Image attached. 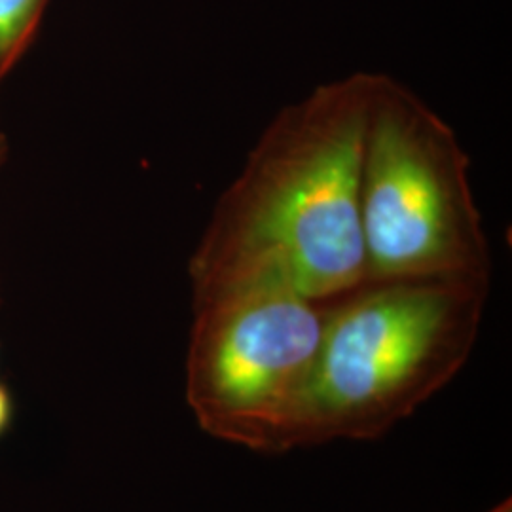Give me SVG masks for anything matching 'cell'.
Instances as JSON below:
<instances>
[{"label": "cell", "instance_id": "6da1fadb", "mask_svg": "<svg viewBox=\"0 0 512 512\" xmlns=\"http://www.w3.org/2000/svg\"><path fill=\"white\" fill-rule=\"evenodd\" d=\"M374 73L317 86L264 129L220 196L190 281L274 266L319 304L366 281L361 162Z\"/></svg>", "mask_w": 512, "mask_h": 512}, {"label": "cell", "instance_id": "7a4b0ae2", "mask_svg": "<svg viewBox=\"0 0 512 512\" xmlns=\"http://www.w3.org/2000/svg\"><path fill=\"white\" fill-rule=\"evenodd\" d=\"M490 279L365 281L325 308L298 446L372 440L450 384L475 348Z\"/></svg>", "mask_w": 512, "mask_h": 512}, {"label": "cell", "instance_id": "3957f363", "mask_svg": "<svg viewBox=\"0 0 512 512\" xmlns=\"http://www.w3.org/2000/svg\"><path fill=\"white\" fill-rule=\"evenodd\" d=\"M192 294L186 401L198 425L258 454L298 448L327 304L272 266L192 283Z\"/></svg>", "mask_w": 512, "mask_h": 512}, {"label": "cell", "instance_id": "277c9868", "mask_svg": "<svg viewBox=\"0 0 512 512\" xmlns=\"http://www.w3.org/2000/svg\"><path fill=\"white\" fill-rule=\"evenodd\" d=\"M366 281L492 279L490 243L456 131L374 73L361 162Z\"/></svg>", "mask_w": 512, "mask_h": 512}, {"label": "cell", "instance_id": "5b68a950", "mask_svg": "<svg viewBox=\"0 0 512 512\" xmlns=\"http://www.w3.org/2000/svg\"><path fill=\"white\" fill-rule=\"evenodd\" d=\"M50 0H0V82L37 37Z\"/></svg>", "mask_w": 512, "mask_h": 512}, {"label": "cell", "instance_id": "8992f818", "mask_svg": "<svg viewBox=\"0 0 512 512\" xmlns=\"http://www.w3.org/2000/svg\"><path fill=\"white\" fill-rule=\"evenodd\" d=\"M14 420V399L8 387L0 384V437L8 431Z\"/></svg>", "mask_w": 512, "mask_h": 512}, {"label": "cell", "instance_id": "52a82bcc", "mask_svg": "<svg viewBox=\"0 0 512 512\" xmlns=\"http://www.w3.org/2000/svg\"><path fill=\"white\" fill-rule=\"evenodd\" d=\"M488 512H512V499H505V501H501L497 507H494L492 511Z\"/></svg>", "mask_w": 512, "mask_h": 512}, {"label": "cell", "instance_id": "ba28073f", "mask_svg": "<svg viewBox=\"0 0 512 512\" xmlns=\"http://www.w3.org/2000/svg\"><path fill=\"white\" fill-rule=\"evenodd\" d=\"M6 154H8V143H6L4 135L0 133V167H2L4 160H6Z\"/></svg>", "mask_w": 512, "mask_h": 512}]
</instances>
